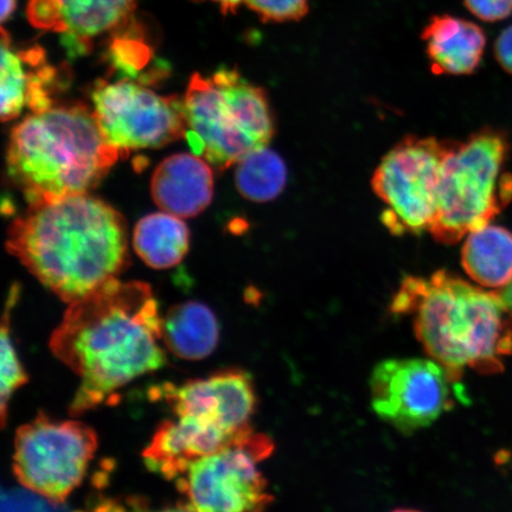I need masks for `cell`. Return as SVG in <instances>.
<instances>
[{"label":"cell","mask_w":512,"mask_h":512,"mask_svg":"<svg viewBox=\"0 0 512 512\" xmlns=\"http://www.w3.org/2000/svg\"><path fill=\"white\" fill-rule=\"evenodd\" d=\"M163 317L152 288L119 279L70 303L51 335L53 354L79 376L69 413L85 414L137 377L163 368Z\"/></svg>","instance_id":"1"},{"label":"cell","mask_w":512,"mask_h":512,"mask_svg":"<svg viewBox=\"0 0 512 512\" xmlns=\"http://www.w3.org/2000/svg\"><path fill=\"white\" fill-rule=\"evenodd\" d=\"M6 249L68 304L99 290L125 270L126 222L88 194L30 206L12 222Z\"/></svg>","instance_id":"2"},{"label":"cell","mask_w":512,"mask_h":512,"mask_svg":"<svg viewBox=\"0 0 512 512\" xmlns=\"http://www.w3.org/2000/svg\"><path fill=\"white\" fill-rule=\"evenodd\" d=\"M392 312L413 317L416 337L454 380L465 368L495 371L512 351V322L498 293L447 271L405 278Z\"/></svg>","instance_id":"3"},{"label":"cell","mask_w":512,"mask_h":512,"mask_svg":"<svg viewBox=\"0 0 512 512\" xmlns=\"http://www.w3.org/2000/svg\"><path fill=\"white\" fill-rule=\"evenodd\" d=\"M124 158L85 105L51 106L12 130L8 174L29 206L88 194Z\"/></svg>","instance_id":"4"},{"label":"cell","mask_w":512,"mask_h":512,"mask_svg":"<svg viewBox=\"0 0 512 512\" xmlns=\"http://www.w3.org/2000/svg\"><path fill=\"white\" fill-rule=\"evenodd\" d=\"M184 106L185 138L195 155L217 172L264 149L273 138L271 106L264 89L243 79L236 69L192 75Z\"/></svg>","instance_id":"5"},{"label":"cell","mask_w":512,"mask_h":512,"mask_svg":"<svg viewBox=\"0 0 512 512\" xmlns=\"http://www.w3.org/2000/svg\"><path fill=\"white\" fill-rule=\"evenodd\" d=\"M507 133L486 127L465 142H450L441 169L438 208L430 233L454 245L488 226L512 201Z\"/></svg>","instance_id":"6"},{"label":"cell","mask_w":512,"mask_h":512,"mask_svg":"<svg viewBox=\"0 0 512 512\" xmlns=\"http://www.w3.org/2000/svg\"><path fill=\"white\" fill-rule=\"evenodd\" d=\"M448 146L437 138L409 136L383 157L371 187L386 206L382 222L390 233H430Z\"/></svg>","instance_id":"7"},{"label":"cell","mask_w":512,"mask_h":512,"mask_svg":"<svg viewBox=\"0 0 512 512\" xmlns=\"http://www.w3.org/2000/svg\"><path fill=\"white\" fill-rule=\"evenodd\" d=\"M274 451L273 441L253 430L192 463L177 479L187 498L184 509L195 511H261L272 504L267 480L259 469Z\"/></svg>","instance_id":"8"},{"label":"cell","mask_w":512,"mask_h":512,"mask_svg":"<svg viewBox=\"0 0 512 512\" xmlns=\"http://www.w3.org/2000/svg\"><path fill=\"white\" fill-rule=\"evenodd\" d=\"M98 448L93 428L40 415L19 427L12 469L24 488L63 503L81 485Z\"/></svg>","instance_id":"9"},{"label":"cell","mask_w":512,"mask_h":512,"mask_svg":"<svg viewBox=\"0 0 512 512\" xmlns=\"http://www.w3.org/2000/svg\"><path fill=\"white\" fill-rule=\"evenodd\" d=\"M92 99L102 134L124 157L132 150L158 149L187 134L184 99L176 95H159L128 79L101 80Z\"/></svg>","instance_id":"10"},{"label":"cell","mask_w":512,"mask_h":512,"mask_svg":"<svg viewBox=\"0 0 512 512\" xmlns=\"http://www.w3.org/2000/svg\"><path fill=\"white\" fill-rule=\"evenodd\" d=\"M448 370L435 360L383 361L370 377L371 407L402 433L431 426L453 406Z\"/></svg>","instance_id":"11"},{"label":"cell","mask_w":512,"mask_h":512,"mask_svg":"<svg viewBox=\"0 0 512 512\" xmlns=\"http://www.w3.org/2000/svg\"><path fill=\"white\" fill-rule=\"evenodd\" d=\"M159 392L176 416L232 438L253 430L256 396L252 377L246 371L224 370L181 386L166 383Z\"/></svg>","instance_id":"12"},{"label":"cell","mask_w":512,"mask_h":512,"mask_svg":"<svg viewBox=\"0 0 512 512\" xmlns=\"http://www.w3.org/2000/svg\"><path fill=\"white\" fill-rule=\"evenodd\" d=\"M236 438L177 416L160 425L143 458L150 471L168 480L178 479L196 460L221 450Z\"/></svg>","instance_id":"13"},{"label":"cell","mask_w":512,"mask_h":512,"mask_svg":"<svg viewBox=\"0 0 512 512\" xmlns=\"http://www.w3.org/2000/svg\"><path fill=\"white\" fill-rule=\"evenodd\" d=\"M151 192L153 201L165 213L190 219L213 200V168L200 156L189 153L168 157L152 176Z\"/></svg>","instance_id":"14"},{"label":"cell","mask_w":512,"mask_h":512,"mask_svg":"<svg viewBox=\"0 0 512 512\" xmlns=\"http://www.w3.org/2000/svg\"><path fill=\"white\" fill-rule=\"evenodd\" d=\"M55 69L47 66L40 48L15 51L3 29L2 34V114L3 121L18 117L24 107L42 112L53 106L49 88Z\"/></svg>","instance_id":"15"},{"label":"cell","mask_w":512,"mask_h":512,"mask_svg":"<svg viewBox=\"0 0 512 512\" xmlns=\"http://www.w3.org/2000/svg\"><path fill=\"white\" fill-rule=\"evenodd\" d=\"M437 75H470L482 62L486 36L478 24L451 15L434 16L421 35Z\"/></svg>","instance_id":"16"},{"label":"cell","mask_w":512,"mask_h":512,"mask_svg":"<svg viewBox=\"0 0 512 512\" xmlns=\"http://www.w3.org/2000/svg\"><path fill=\"white\" fill-rule=\"evenodd\" d=\"M61 12V34L66 47L86 54L92 41L114 34L130 23L137 0H57Z\"/></svg>","instance_id":"17"},{"label":"cell","mask_w":512,"mask_h":512,"mask_svg":"<svg viewBox=\"0 0 512 512\" xmlns=\"http://www.w3.org/2000/svg\"><path fill=\"white\" fill-rule=\"evenodd\" d=\"M220 329L207 305L187 302L172 306L163 318V343L187 361L208 357L219 343Z\"/></svg>","instance_id":"18"},{"label":"cell","mask_w":512,"mask_h":512,"mask_svg":"<svg viewBox=\"0 0 512 512\" xmlns=\"http://www.w3.org/2000/svg\"><path fill=\"white\" fill-rule=\"evenodd\" d=\"M462 264L480 286L502 290L512 281V233L488 224L466 236Z\"/></svg>","instance_id":"19"},{"label":"cell","mask_w":512,"mask_h":512,"mask_svg":"<svg viewBox=\"0 0 512 512\" xmlns=\"http://www.w3.org/2000/svg\"><path fill=\"white\" fill-rule=\"evenodd\" d=\"M189 241L187 224L165 211L145 216L133 234V246L140 259L156 270L181 264L189 251Z\"/></svg>","instance_id":"20"},{"label":"cell","mask_w":512,"mask_h":512,"mask_svg":"<svg viewBox=\"0 0 512 512\" xmlns=\"http://www.w3.org/2000/svg\"><path fill=\"white\" fill-rule=\"evenodd\" d=\"M235 183L240 194L253 202H270L284 191L287 169L283 158L267 147L240 160Z\"/></svg>","instance_id":"21"},{"label":"cell","mask_w":512,"mask_h":512,"mask_svg":"<svg viewBox=\"0 0 512 512\" xmlns=\"http://www.w3.org/2000/svg\"><path fill=\"white\" fill-rule=\"evenodd\" d=\"M19 296L17 285L12 286L8 300H6L2 323V426H5L8 402L18 388L28 382V375L19 363L16 350L12 345L10 336V313L14 309Z\"/></svg>","instance_id":"22"},{"label":"cell","mask_w":512,"mask_h":512,"mask_svg":"<svg viewBox=\"0 0 512 512\" xmlns=\"http://www.w3.org/2000/svg\"><path fill=\"white\" fill-rule=\"evenodd\" d=\"M264 22H296L309 12V0H245Z\"/></svg>","instance_id":"23"},{"label":"cell","mask_w":512,"mask_h":512,"mask_svg":"<svg viewBox=\"0 0 512 512\" xmlns=\"http://www.w3.org/2000/svg\"><path fill=\"white\" fill-rule=\"evenodd\" d=\"M28 18L34 27L60 31L61 12L57 0H29Z\"/></svg>","instance_id":"24"},{"label":"cell","mask_w":512,"mask_h":512,"mask_svg":"<svg viewBox=\"0 0 512 512\" xmlns=\"http://www.w3.org/2000/svg\"><path fill=\"white\" fill-rule=\"evenodd\" d=\"M464 4L484 22H499L512 15V0H464Z\"/></svg>","instance_id":"25"},{"label":"cell","mask_w":512,"mask_h":512,"mask_svg":"<svg viewBox=\"0 0 512 512\" xmlns=\"http://www.w3.org/2000/svg\"><path fill=\"white\" fill-rule=\"evenodd\" d=\"M495 56L505 72L512 75V25L498 36L495 43Z\"/></svg>","instance_id":"26"},{"label":"cell","mask_w":512,"mask_h":512,"mask_svg":"<svg viewBox=\"0 0 512 512\" xmlns=\"http://www.w3.org/2000/svg\"><path fill=\"white\" fill-rule=\"evenodd\" d=\"M209 2L219 5L223 14L228 15L234 14V12L239 9L240 5L245 3V0H209Z\"/></svg>","instance_id":"27"},{"label":"cell","mask_w":512,"mask_h":512,"mask_svg":"<svg viewBox=\"0 0 512 512\" xmlns=\"http://www.w3.org/2000/svg\"><path fill=\"white\" fill-rule=\"evenodd\" d=\"M498 296L501 297L505 307H507L511 322H512V281L508 286L498 291Z\"/></svg>","instance_id":"28"},{"label":"cell","mask_w":512,"mask_h":512,"mask_svg":"<svg viewBox=\"0 0 512 512\" xmlns=\"http://www.w3.org/2000/svg\"><path fill=\"white\" fill-rule=\"evenodd\" d=\"M16 10V0H3L2 4V21H8Z\"/></svg>","instance_id":"29"}]
</instances>
